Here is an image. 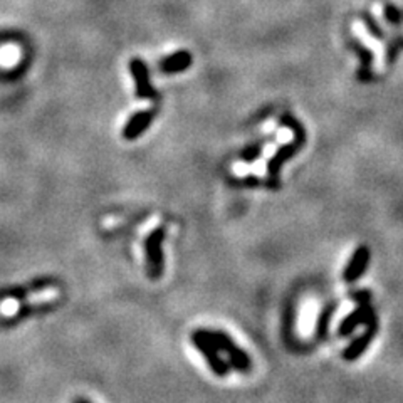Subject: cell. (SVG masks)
<instances>
[{"label": "cell", "instance_id": "8fae6325", "mask_svg": "<svg viewBox=\"0 0 403 403\" xmlns=\"http://www.w3.org/2000/svg\"><path fill=\"white\" fill-rule=\"evenodd\" d=\"M192 64V55L187 51H180V53L168 55L164 61L160 62V69L166 74L172 73H180L183 69H187Z\"/></svg>", "mask_w": 403, "mask_h": 403}, {"label": "cell", "instance_id": "9a60e30c", "mask_svg": "<svg viewBox=\"0 0 403 403\" xmlns=\"http://www.w3.org/2000/svg\"><path fill=\"white\" fill-rule=\"evenodd\" d=\"M385 17L390 22H393V24H398L402 21L400 14H398V10L393 5H385Z\"/></svg>", "mask_w": 403, "mask_h": 403}, {"label": "cell", "instance_id": "7c38bea8", "mask_svg": "<svg viewBox=\"0 0 403 403\" xmlns=\"http://www.w3.org/2000/svg\"><path fill=\"white\" fill-rule=\"evenodd\" d=\"M333 311H335V304L326 306L320 314V320H317V336L321 339L328 338V331H330V321L333 316Z\"/></svg>", "mask_w": 403, "mask_h": 403}, {"label": "cell", "instance_id": "5bb4252c", "mask_svg": "<svg viewBox=\"0 0 403 403\" xmlns=\"http://www.w3.org/2000/svg\"><path fill=\"white\" fill-rule=\"evenodd\" d=\"M351 299H353L356 304H361V302H369L372 301V293H369V291H356V293L351 294Z\"/></svg>", "mask_w": 403, "mask_h": 403}, {"label": "cell", "instance_id": "ba28073f", "mask_svg": "<svg viewBox=\"0 0 403 403\" xmlns=\"http://www.w3.org/2000/svg\"><path fill=\"white\" fill-rule=\"evenodd\" d=\"M353 31H354V34L360 37L361 42H363L365 46H367L368 49L373 53V57H375V69L382 71V69L385 68V51H383L382 44H380L375 37L369 34L367 25L361 24L360 21L354 22Z\"/></svg>", "mask_w": 403, "mask_h": 403}, {"label": "cell", "instance_id": "7a4b0ae2", "mask_svg": "<svg viewBox=\"0 0 403 403\" xmlns=\"http://www.w3.org/2000/svg\"><path fill=\"white\" fill-rule=\"evenodd\" d=\"M192 343L195 345V348L200 351V354H203V358H205L207 363H209L210 369H212L217 376H220L222 378V376L229 375V372H231V365H229L227 361L220 356V350L217 348L216 343L212 341L209 331L207 330L194 331V335H192Z\"/></svg>", "mask_w": 403, "mask_h": 403}, {"label": "cell", "instance_id": "2e32d148", "mask_svg": "<svg viewBox=\"0 0 403 403\" xmlns=\"http://www.w3.org/2000/svg\"><path fill=\"white\" fill-rule=\"evenodd\" d=\"M76 403H91V402H88V400H84V398H81V400H76Z\"/></svg>", "mask_w": 403, "mask_h": 403}, {"label": "cell", "instance_id": "8992f818", "mask_svg": "<svg viewBox=\"0 0 403 403\" xmlns=\"http://www.w3.org/2000/svg\"><path fill=\"white\" fill-rule=\"evenodd\" d=\"M376 333H378V323L368 324L367 330L361 333L360 336H356V338H354L348 346H346V350L343 351V358H345L346 361L358 360V358H360L361 354L368 350V346L372 345Z\"/></svg>", "mask_w": 403, "mask_h": 403}, {"label": "cell", "instance_id": "277c9868", "mask_svg": "<svg viewBox=\"0 0 403 403\" xmlns=\"http://www.w3.org/2000/svg\"><path fill=\"white\" fill-rule=\"evenodd\" d=\"M372 323H378L375 309H373V306L369 302H361L353 313H350L341 321V324L338 326V336L339 338H348L358 326H368Z\"/></svg>", "mask_w": 403, "mask_h": 403}, {"label": "cell", "instance_id": "52a82bcc", "mask_svg": "<svg viewBox=\"0 0 403 403\" xmlns=\"http://www.w3.org/2000/svg\"><path fill=\"white\" fill-rule=\"evenodd\" d=\"M368 264H369V249L365 246L358 247L348 261V264H346L345 272H343V279H345L346 283H354V281H358L365 274V272H367Z\"/></svg>", "mask_w": 403, "mask_h": 403}, {"label": "cell", "instance_id": "4fadbf2b", "mask_svg": "<svg viewBox=\"0 0 403 403\" xmlns=\"http://www.w3.org/2000/svg\"><path fill=\"white\" fill-rule=\"evenodd\" d=\"M262 148H264V143L249 145L246 150L240 151V160H242L244 164H254V161L262 155Z\"/></svg>", "mask_w": 403, "mask_h": 403}, {"label": "cell", "instance_id": "9c48e42d", "mask_svg": "<svg viewBox=\"0 0 403 403\" xmlns=\"http://www.w3.org/2000/svg\"><path fill=\"white\" fill-rule=\"evenodd\" d=\"M153 118H155L153 109H145V111H140V113H135L131 118H129L128 123L125 125L123 136L127 140H136L138 136H142V133L145 131V129L150 128Z\"/></svg>", "mask_w": 403, "mask_h": 403}, {"label": "cell", "instance_id": "5b68a950", "mask_svg": "<svg viewBox=\"0 0 403 403\" xmlns=\"http://www.w3.org/2000/svg\"><path fill=\"white\" fill-rule=\"evenodd\" d=\"M129 71L135 77L136 84V96L142 99H155L157 98V91L150 83V73L142 59H131L129 62Z\"/></svg>", "mask_w": 403, "mask_h": 403}, {"label": "cell", "instance_id": "6da1fadb", "mask_svg": "<svg viewBox=\"0 0 403 403\" xmlns=\"http://www.w3.org/2000/svg\"><path fill=\"white\" fill-rule=\"evenodd\" d=\"M166 231L164 227H157L148 234L145 239V256H146V272L151 279H160L165 271L164 240Z\"/></svg>", "mask_w": 403, "mask_h": 403}, {"label": "cell", "instance_id": "30bf717a", "mask_svg": "<svg viewBox=\"0 0 403 403\" xmlns=\"http://www.w3.org/2000/svg\"><path fill=\"white\" fill-rule=\"evenodd\" d=\"M299 145H301V142H294V143H289V145L281 146L279 150L276 151L274 157L268 161V173L271 179H277V177H279V172L281 168H283V165L286 164L291 157H294V155L298 153Z\"/></svg>", "mask_w": 403, "mask_h": 403}, {"label": "cell", "instance_id": "3957f363", "mask_svg": "<svg viewBox=\"0 0 403 403\" xmlns=\"http://www.w3.org/2000/svg\"><path fill=\"white\" fill-rule=\"evenodd\" d=\"M207 331H209L210 338H212V341L216 343L217 348H219L222 353L227 354L231 368L237 369V372H240V373L249 372L250 367H252L250 356L242 348H239V346L235 345L234 339H232L227 333L219 331V330H216V331L207 330Z\"/></svg>", "mask_w": 403, "mask_h": 403}]
</instances>
